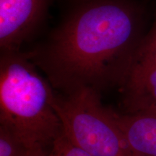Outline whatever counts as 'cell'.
<instances>
[{
    "label": "cell",
    "mask_w": 156,
    "mask_h": 156,
    "mask_svg": "<svg viewBox=\"0 0 156 156\" xmlns=\"http://www.w3.org/2000/svg\"><path fill=\"white\" fill-rule=\"evenodd\" d=\"M51 0H0V51L22 49L44 23Z\"/></svg>",
    "instance_id": "cell-5"
},
{
    "label": "cell",
    "mask_w": 156,
    "mask_h": 156,
    "mask_svg": "<svg viewBox=\"0 0 156 156\" xmlns=\"http://www.w3.org/2000/svg\"><path fill=\"white\" fill-rule=\"evenodd\" d=\"M46 156H92L74 145L62 133L53 142Z\"/></svg>",
    "instance_id": "cell-8"
},
{
    "label": "cell",
    "mask_w": 156,
    "mask_h": 156,
    "mask_svg": "<svg viewBox=\"0 0 156 156\" xmlns=\"http://www.w3.org/2000/svg\"><path fill=\"white\" fill-rule=\"evenodd\" d=\"M114 114L134 156H156V112Z\"/></svg>",
    "instance_id": "cell-6"
},
{
    "label": "cell",
    "mask_w": 156,
    "mask_h": 156,
    "mask_svg": "<svg viewBox=\"0 0 156 156\" xmlns=\"http://www.w3.org/2000/svg\"><path fill=\"white\" fill-rule=\"evenodd\" d=\"M101 94L88 87L67 95L56 94L54 108L62 133L92 156H134L114 110L103 104Z\"/></svg>",
    "instance_id": "cell-3"
},
{
    "label": "cell",
    "mask_w": 156,
    "mask_h": 156,
    "mask_svg": "<svg viewBox=\"0 0 156 156\" xmlns=\"http://www.w3.org/2000/svg\"><path fill=\"white\" fill-rule=\"evenodd\" d=\"M138 0H71L59 23L28 51L54 90L102 92L119 87L145 38Z\"/></svg>",
    "instance_id": "cell-1"
},
{
    "label": "cell",
    "mask_w": 156,
    "mask_h": 156,
    "mask_svg": "<svg viewBox=\"0 0 156 156\" xmlns=\"http://www.w3.org/2000/svg\"><path fill=\"white\" fill-rule=\"evenodd\" d=\"M56 96L28 51H1L0 126L31 150L51 147L62 134Z\"/></svg>",
    "instance_id": "cell-2"
},
{
    "label": "cell",
    "mask_w": 156,
    "mask_h": 156,
    "mask_svg": "<svg viewBox=\"0 0 156 156\" xmlns=\"http://www.w3.org/2000/svg\"><path fill=\"white\" fill-rule=\"evenodd\" d=\"M34 151L0 126V156H30Z\"/></svg>",
    "instance_id": "cell-7"
},
{
    "label": "cell",
    "mask_w": 156,
    "mask_h": 156,
    "mask_svg": "<svg viewBox=\"0 0 156 156\" xmlns=\"http://www.w3.org/2000/svg\"><path fill=\"white\" fill-rule=\"evenodd\" d=\"M119 87L122 113L156 112V20L134 54Z\"/></svg>",
    "instance_id": "cell-4"
},
{
    "label": "cell",
    "mask_w": 156,
    "mask_h": 156,
    "mask_svg": "<svg viewBox=\"0 0 156 156\" xmlns=\"http://www.w3.org/2000/svg\"><path fill=\"white\" fill-rule=\"evenodd\" d=\"M46 151L44 149H37L33 152L30 156H46Z\"/></svg>",
    "instance_id": "cell-9"
}]
</instances>
